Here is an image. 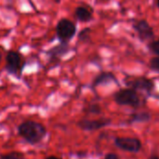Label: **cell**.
Here are the masks:
<instances>
[{
	"mask_svg": "<svg viewBox=\"0 0 159 159\" xmlns=\"http://www.w3.org/2000/svg\"><path fill=\"white\" fill-rule=\"evenodd\" d=\"M19 135L28 143L30 144H36L39 143L46 136L47 129L45 126L41 123L27 120L22 122L18 128Z\"/></svg>",
	"mask_w": 159,
	"mask_h": 159,
	"instance_id": "6da1fadb",
	"label": "cell"
},
{
	"mask_svg": "<svg viewBox=\"0 0 159 159\" xmlns=\"http://www.w3.org/2000/svg\"><path fill=\"white\" fill-rule=\"evenodd\" d=\"M114 100L117 104L124 106L138 107L141 103V100L137 91L130 88L122 89L116 91L114 94Z\"/></svg>",
	"mask_w": 159,
	"mask_h": 159,
	"instance_id": "7a4b0ae2",
	"label": "cell"
},
{
	"mask_svg": "<svg viewBox=\"0 0 159 159\" xmlns=\"http://www.w3.org/2000/svg\"><path fill=\"white\" fill-rule=\"evenodd\" d=\"M76 34V25L68 19H61L56 25V34L61 43H69Z\"/></svg>",
	"mask_w": 159,
	"mask_h": 159,
	"instance_id": "3957f363",
	"label": "cell"
},
{
	"mask_svg": "<svg viewBox=\"0 0 159 159\" xmlns=\"http://www.w3.org/2000/svg\"><path fill=\"white\" fill-rule=\"evenodd\" d=\"M20 52L9 50L6 56V69L10 75H18L23 70L24 63Z\"/></svg>",
	"mask_w": 159,
	"mask_h": 159,
	"instance_id": "277c9868",
	"label": "cell"
},
{
	"mask_svg": "<svg viewBox=\"0 0 159 159\" xmlns=\"http://www.w3.org/2000/svg\"><path fill=\"white\" fill-rule=\"evenodd\" d=\"M115 144L117 148L133 154L139 153L142 149V142L137 138H129V137L116 138Z\"/></svg>",
	"mask_w": 159,
	"mask_h": 159,
	"instance_id": "5b68a950",
	"label": "cell"
},
{
	"mask_svg": "<svg viewBox=\"0 0 159 159\" xmlns=\"http://www.w3.org/2000/svg\"><path fill=\"white\" fill-rule=\"evenodd\" d=\"M110 118L102 117L99 119H81L78 121L77 126L85 131H94L103 129L111 124Z\"/></svg>",
	"mask_w": 159,
	"mask_h": 159,
	"instance_id": "8992f818",
	"label": "cell"
},
{
	"mask_svg": "<svg viewBox=\"0 0 159 159\" xmlns=\"http://www.w3.org/2000/svg\"><path fill=\"white\" fill-rule=\"evenodd\" d=\"M70 51L69 43H61L57 46L50 48L47 52V56L49 62H58L61 57L66 55Z\"/></svg>",
	"mask_w": 159,
	"mask_h": 159,
	"instance_id": "52a82bcc",
	"label": "cell"
},
{
	"mask_svg": "<svg viewBox=\"0 0 159 159\" xmlns=\"http://www.w3.org/2000/svg\"><path fill=\"white\" fill-rule=\"evenodd\" d=\"M127 85L130 87V89L134 90H142V91H146V92H151L155 89V83L153 80L141 76L137 77L135 79H132L129 82H127Z\"/></svg>",
	"mask_w": 159,
	"mask_h": 159,
	"instance_id": "ba28073f",
	"label": "cell"
},
{
	"mask_svg": "<svg viewBox=\"0 0 159 159\" xmlns=\"http://www.w3.org/2000/svg\"><path fill=\"white\" fill-rule=\"evenodd\" d=\"M133 28L137 32V34H139V37L142 40L151 39L155 35V33H154L153 28L148 23V21L145 20H141L136 21L133 24Z\"/></svg>",
	"mask_w": 159,
	"mask_h": 159,
	"instance_id": "9c48e42d",
	"label": "cell"
},
{
	"mask_svg": "<svg viewBox=\"0 0 159 159\" xmlns=\"http://www.w3.org/2000/svg\"><path fill=\"white\" fill-rule=\"evenodd\" d=\"M116 78L112 73L103 72L95 77V79L93 80L92 86L97 87V86H101V85H107V84H110V83L116 82Z\"/></svg>",
	"mask_w": 159,
	"mask_h": 159,
	"instance_id": "30bf717a",
	"label": "cell"
},
{
	"mask_svg": "<svg viewBox=\"0 0 159 159\" xmlns=\"http://www.w3.org/2000/svg\"><path fill=\"white\" fill-rule=\"evenodd\" d=\"M75 17L76 18V20H78L79 21H82V22H88V21L91 20L93 18L92 12L89 8H87L86 7H83V6L77 7L75 8Z\"/></svg>",
	"mask_w": 159,
	"mask_h": 159,
	"instance_id": "8fae6325",
	"label": "cell"
},
{
	"mask_svg": "<svg viewBox=\"0 0 159 159\" xmlns=\"http://www.w3.org/2000/svg\"><path fill=\"white\" fill-rule=\"evenodd\" d=\"M152 118L151 115L147 112H139L130 116V123H146Z\"/></svg>",
	"mask_w": 159,
	"mask_h": 159,
	"instance_id": "7c38bea8",
	"label": "cell"
},
{
	"mask_svg": "<svg viewBox=\"0 0 159 159\" xmlns=\"http://www.w3.org/2000/svg\"><path fill=\"white\" fill-rule=\"evenodd\" d=\"M90 33H91L90 28H84L78 34V40L81 41V42H83V43L89 42V39H90Z\"/></svg>",
	"mask_w": 159,
	"mask_h": 159,
	"instance_id": "4fadbf2b",
	"label": "cell"
},
{
	"mask_svg": "<svg viewBox=\"0 0 159 159\" xmlns=\"http://www.w3.org/2000/svg\"><path fill=\"white\" fill-rule=\"evenodd\" d=\"M87 114H90V115H99L102 113V108L99 104L97 103H92L89 104L87 108H85L84 110Z\"/></svg>",
	"mask_w": 159,
	"mask_h": 159,
	"instance_id": "5bb4252c",
	"label": "cell"
},
{
	"mask_svg": "<svg viewBox=\"0 0 159 159\" xmlns=\"http://www.w3.org/2000/svg\"><path fill=\"white\" fill-rule=\"evenodd\" d=\"M0 159H24V157L21 153L19 152H11L7 155H3L0 157Z\"/></svg>",
	"mask_w": 159,
	"mask_h": 159,
	"instance_id": "9a60e30c",
	"label": "cell"
},
{
	"mask_svg": "<svg viewBox=\"0 0 159 159\" xmlns=\"http://www.w3.org/2000/svg\"><path fill=\"white\" fill-rule=\"evenodd\" d=\"M148 48H149V49H150L153 53H155L157 56H158L159 57V40H156V41L151 42V43L148 45Z\"/></svg>",
	"mask_w": 159,
	"mask_h": 159,
	"instance_id": "2e32d148",
	"label": "cell"
},
{
	"mask_svg": "<svg viewBox=\"0 0 159 159\" xmlns=\"http://www.w3.org/2000/svg\"><path fill=\"white\" fill-rule=\"evenodd\" d=\"M150 67L153 69V70H156L159 72V57L157 56L153 59H151L150 61Z\"/></svg>",
	"mask_w": 159,
	"mask_h": 159,
	"instance_id": "e0dca14e",
	"label": "cell"
},
{
	"mask_svg": "<svg viewBox=\"0 0 159 159\" xmlns=\"http://www.w3.org/2000/svg\"><path fill=\"white\" fill-rule=\"evenodd\" d=\"M104 159H119V157L116 154H107Z\"/></svg>",
	"mask_w": 159,
	"mask_h": 159,
	"instance_id": "ac0fdd59",
	"label": "cell"
},
{
	"mask_svg": "<svg viewBox=\"0 0 159 159\" xmlns=\"http://www.w3.org/2000/svg\"><path fill=\"white\" fill-rule=\"evenodd\" d=\"M45 159H61L60 158V157H54V156H50V157H48L47 158Z\"/></svg>",
	"mask_w": 159,
	"mask_h": 159,
	"instance_id": "d6986e66",
	"label": "cell"
},
{
	"mask_svg": "<svg viewBox=\"0 0 159 159\" xmlns=\"http://www.w3.org/2000/svg\"><path fill=\"white\" fill-rule=\"evenodd\" d=\"M148 159H159V157L157 156H152L151 157H149Z\"/></svg>",
	"mask_w": 159,
	"mask_h": 159,
	"instance_id": "ffe728a7",
	"label": "cell"
},
{
	"mask_svg": "<svg viewBox=\"0 0 159 159\" xmlns=\"http://www.w3.org/2000/svg\"><path fill=\"white\" fill-rule=\"evenodd\" d=\"M1 60H2V54L0 53V63H1Z\"/></svg>",
	"mask_w": 159,
	"mask_h": 159,
	"instance_id": "44dd1931",
	"label": "cell"
},
{
	"mask_svg": "<svg viewBox=\"0 0 159 159\" xmlns=\"http://www.w3.org/2000/svg\"><path fill=\"white\" fill-rule=\"evenodd\" d=\"M157 5H158V7H159V0H157Z\"/></svg>",
	"mask_w": 159,
	"mask_h": 159,
	"instance_id": "7402d4cb",
	"label": "cell"
}]
</instances>
